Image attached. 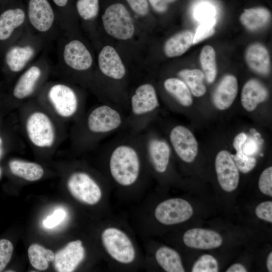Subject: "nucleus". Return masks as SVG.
I'll use <instances>...</instances> for the list:
<instances>
[{"instance_id":"obj_18","label":"nucleus","mask_w":272,"mask_h":272,"mask_svg":"<svg viewBox=\"0 0 272 272\" xmlns=\"http://www.w3.org/2000/svg\"><path fill=\"white\" fill-rule=\"evenodd\" d=\"M184 243L188 247L199 249H211L220 247L223 242L221 236L215 231L193 228L185 232Z\"/></svg>"},{"instance_id":"obj_46","label":"nucleus","mask_w":272,"mask_h":272,"mask_svg":"<svg viewBox=\"0 0 272 272\" xmlns=\"http://www.w3.org/2000/svg\"><path fill=\"white\" fill-rule=\"evenodd\" d=\"M5 116L0 112V130H1L4 122V117Z\"/></svg>"},{"instance_id":"obj_5","label":"nucleus","mask_w":272,"mask_h":272,"mask_svg":"<svg viewBox=\"0 0 272 272\" xmlns=\"http://www.w3.org/2000/svg\"><path fill=\"white\" fill-rule=\"evenodd\" d=\"M40 38L22 35L2 53L3 71L8 81L24 71L42 46ZM1 61V62H2Z\"/></svg>"},{"instance_id":"obj_48","label":"nucleus","mask_w":272,"mask_h":272,"mask_svg":"<svg viewBox=\"0 0 272 272\" xmlns=\"http://www.w3.org/2000/svg\"><path fill=\"white\" fill-rule=\"evenodd\" d=\"M10 0H0V5H3Z\"/></svg>"},{"instance_id":"obj_24","label":"nucleus","mask_w":272,"mask_h":272,"mask_svg":"<svg viewBox=\"0 0 272 272\" xmlns=\"http://www.w3.org/2000/svg\"><path fill=\"white\" fill-rule=\"evenodd\" d=\"M10 172L15 176L28 181L40 179L44 169L39 164L19 158H13L8 162Z\"/></svg>"},{"instance_id":"obj_6","label":"nucleus","mask_w":272,"mask_h":272,"mask_svg":"<svg viewBox=\"0 0 272 272\" xmlns=\"http://www.w3.org/2000/svg\"><path fill=\"white\" fill-rule=\"evenodd\" d=\"M132 145L121 144L112 150L109 158V170L115 181L122 186H129L137 180L140 171L138 151Z\"/></svg>"},{"instance_id":"obj_37","label":"nucleus","mask_w":272,"mask_h":272,"mask_svg":"<svg viewBox=\"0 0 272 272\" xmlns=\"http://www.w3.org/2000/svg\"><path fill=\"white\" fill-rule=\"evenodd\" d=\"M258 187L264 194L272 196V167H269L261 173L258 180Z\"/></svg>"},{"instance_id":"obj_13","label":"nucleus","mask_w":272,"mask_h":272,"mask_svg":"<svg viewBox=\"0 0 272 272\" xmlns=\"http://www.w3.org/2000/svg\"><path fill=\"white\" fill-rule=\"evenodd\" d=\"M62 64L73 71L88 70L93 64L91 53L81 41L77 39L67 42L61 51Z\"/></svg>"},{"instance_id":"obj_9","label":"nucleus","mask_w":272,"mask_h":272,"mask_svg":"<svg viewBox=\"0 0 272 272\" xmlns=\"http://www.w3.org/2000/svg\"><path fill=\"white\" fill-rule=\"evenodd\" d=\"M102 241L107 253L116 261L129 263L135 258L131 241L122 231L115 228L106 229L102 234Z\"/></svg>"},{"instance_id":"obj_2","label":"nucleus","mask_w":272,"mask_h":272,"mask_svg":"<svg viewBox=\"0 0 272 272\" xmlns=\"http://www.w3.org/2000/svg\"><path fill=\"white\" fill-rule=\"evenodd\" d=\"M122 123L121 115L115 108L104 104L94 107L74 123L70 133L71 149H90L100 137L116 130Z\"/></svg>"},{"instance_id":"obj_25","label":"nucleus","mask_w":272,"mask_h":272,"mask_svg":"<svg viewBox=\"0 0 272 272\" xmlns=\"http://www.w3.org/2000/svg\"><path fill=\"white\" fill-rule=\"evenodd\" d=\"M271 19V13L262 7L246 9L240 16L243 26L250 31H256L265 27Z\"/></svg>"},{"instance_id":"obj_38","label":"nucleus","mask_w":272,"mask_h":272,"mask_svg":"<svg viewBox=\"0 0 272 272\" xmlns=\"http://www.w3.org/2000/svg\"><path fill=\"white\" fill-rule=\"evenodd\" d=\"M130 9L137 15L145 17L149 15L150 6L148 0H124Z\"/></svg>"},{"instance_id":"obj_14","label":"nucleus","mask_w":272,"mask_h":272,"mask_svg":"<svg viewBox=\"0 0 272 272\" xmlns=\"http://www.w3.org/2000/svg\"><path fill=\"white\" fill-rule=\"evenodd\" d=\"M171 144L178 156L184 162H193L198 153V144L192 132L185 126L174 127L169 135Z\"/></svg>"},{"instance_id":"obj_1","label":"nucleus","mask_w":272,"mask_h":272,"mask_svg":"<svg viewBox=\"0 0 272 272\" xmlns=\"http://www.w3.org/2000/svg\"><path fill=\"white\" fill-rule=\"evenodd\" d=\"M22 137L39 156L53 154L66 139V125L58 120L35 98L21 104L16 110Z\"/></svg>"},{"instance_id":"obj_17","label":"nucleus","mask_w":272,"mask_h":272,"mask_svg":"<svg viewBox=\"0 0 272 272\" xmlns=\"http://www.w3.org/2000/svg\"><path fill=\"white\" fill-rule=\"evenodd\" d=\"M84 255L82 241H72L54 255V267L58 272L73 271L83 260Z\"/></svg>"},{"instance_id":"obj_16","label":"nucleus","mask_w":272,"mask_h":272,"mask_svg":"<svg viewBox=\"0 0 272 272\" xmlns=\"http://www.w3.org/2000/svg\"><path fill=\"white\" fill-rule=\"evenodd\" d=\"M159 106L156 91L149 83L139 86L130 99V109L135 116H143L155 110Z\"/></svg>"},{"instance_id":"obj_30","label":"nucleus","mask_w":272,"mask_h":272,"mask_svg":"<svg viewBox=\"0 0 272 272\" xmlns=\"http://www.w3.org/2000/svg\"><path fill=\"white\" fill-rule=\"evenodd\" d=\"M179 79L187 86L192 94L199 97L206 92L204 74L198 69H183L178 73Z\"/></svg>"},{"instance_id":"obj_31","label":"nucleus","mask_w":272,"mask_h":272,"mask_svg":"<svg viewBox=\"0 0 272 272\" xmlns=\"http://www.w3.org/2000/svg\"><path fill=\"white\" fill-rule=\"evenodd\" d=\"M29 259L31 265L36 269L43 270L47 268L48 263L53 261L54 254L48 249L37 244L31 245L28 250Z\"/></svg>"},{"instance_id":"obj_21","label":"nucleus","mask_w":272,"mask_h":272,"mask_svg":"<svg viewBox=\"0 0 272 272\" xmlns=\"http://www.w3.org/2000/svg\"><path fill=\"white\" fill-rule=\"evenodd\" d=\"M146 149L155 171L158 173L165 172L170 156V148L168 143L157 138H149L146 142Z\"/></svg>"},{"instance_id":"obj_45","label":"nucleus","mask_w":272,"mask_h":272,"mask_svg":"<svg viewBox=\"0 0 272 272\" xmlns=\"http://www.w3.org/2000/svg\"><path fill=\"white\" fill-rule=\"evenodd\" d=\"M266 267L269 272L272 271V252H270L267 258Z\"/></svg>"},{"instance_id":"obj_41","label":"nucleus","mask_w":272,"mask_h":272,"mask_svg":"<svg viewBox=\"0 0 272 272\" xmlns=\"http://www.w3.org/2000/svg\"><path fill=\"white\" fill-rule=\"evenodd\" d=\"M65 212L61 209L56 210L50 216L43 221L44 226L47 228H53L59 224L65 218Z\"/></svg>"},{"instance_id":"obj_7","label":"nucleus","mask_w":272,"mask_h":272,"mask_svg":"<svg viewBox=\"0 0 272 272\" xmlns=\"http://www.w3.org/2000/svg\"><path fill=\"white\" fill-rule=\"evenodd\" d=\"M104 28L113 38L122 40L131 38L134 26L127 7L121 2H114L107 6L102 16Z\"/></svg>"},{"instance_id":"obj_22","label":"nucleus","mask_w":272,"mask_h":272,"mask_svg":"<svg viewBox=\"0 0 272 272\" xmlns=\"http://www.w3.org/2000/svg\"><path fill=\"white\" fill-rule=\"evenodd\" d=\"M245 58L249 68L255 73L262 76L270 72V57L268 51L260 43H254L247 48Z\"/></svg>"},{"instance_id":"obj_20","label":"nucleus","mask_w":272,"mask_h":272,"mask_svg":"<svg viewBox=\"0 0 272 272\" xmlns=\"http://www.w3.org/2000/svg\"><path fill=\"white\" fill-rule=\"evenodd\" d=\"M238 92L236 78L232 75L225 76L216 88L212 97L216 108L224 110L233 104Z\"/></svg>"},{"instance_id":"obj_8","label":"nucleus","mask_w":272,"mask_h":272,"mask_svg":"<svg viewBox=\"0 0 272 272\" xmlns=\"http://www.w3.org/2000/svg\"><path fill=\"white\" fill-rule=\"evenodd\" d=\"M11 0L0 7V51L2 53L21 35L27 20V14L21 7L11 3Z\"/></svg>"},{"instance_id":"obj_36","label":"nucleus","mask_w":272,"mask_h":272,"mask_svg":"<svg viewBox=\"0 0 272 272\" xmlns=\"http://www.w3.org/2000/svg\"><path fill=\"white\" fill-rule=\"evenodd\" d=\"M14 250L12 242L6 239H0V271L10 261Z\"/></svg>"},{"instance_id":"obj_49","label":"nucleus","mask_w":272,"mask_h":272,"mask_svg":"<svg viewBox=\"0 0 272 272\" xmlns=\"http://www.w3.org/2000/svg\"><path fill=\"white\" fill-rule=\"evenodd\" d=\"M2 169L1 168V167L0 166V178L2 176Z\"/></svg>"},{"instance_id":"obj_12","label":"nucleus","mask_w":272,"mask_h":272,"mask_svg":"<svg viewBox=\"0 0 272 272\" xmlns=\"http://www.w3.org/2000/svg\"><path fill=\"white\" fill-rule=\"evenodd\" d=\"M192 206L180 198H170L159 204L155 210L156 219L161 223L171 225L184 222L193 215Z\"/></svg>"},{"instance_id":"obj_32","label":"nucleus","mask_w":272,"mask_h":272,"mask_svg":"<svg viewBox=\"0 0 272 272\" xmlns=\"http://www.w3.org/2000/svg\"><path fill=\"white\" fill-rule=\"evenodd\" d=\"M199 60L205 78L209 83H212L216 79L217 68L216 52L210 45H206L201 49Z\"/></svg>"},{"instance_id":"obj_11","label":"nucleus","mask_w":272,"mask_h":272,"mask_svg":"<svg viewBox=\"0 0 272 272\" xmlns=\"http://www.w3.org/2000/svg\"><path fill=\"white\" fill-rule=\"evenodd\" d=\"M27 19L32 28L44 36L52 31L57 22L54 11L48 0H29Z\"/></svg>"},{"instance_id":"obj_39","label":"nucleus","mask_w":272,"mask_h":272,"mask_svg":"<svg viewBox=\"0 0 272 272\" xmlns=\"http://www.w3.org/2000/svg\"><path fill=\"white\" fill-rule=\"evenodd\" d=\"M215 11L214 7L209 4H203L197 8L195 16L201 23L215 21Z\"/></svg>"},{"instance_id":"obj_33","label":"nucleus","mask_w":272,"mask_h":272,"mask_svg":"<svg viewBox=\"0 0 272 272\" xmlns=\"http://www.w3.org/2000/svg\"><path fill=\"white\" fill-rule=\"evenodd\" d=\"M76 9L80 17L85 21L95 18L99 11V0H77Z\"/></svg>"},{"instance_id":"obj_3","label":"nucleus","mask_w":272,"mask_h":272,"mask_svg":"<svg viewBox=\"0 0 272 272\" xmlns=\"http://www.w3.org/2000/svg\"><path fill=\"white\" fill-rule=\"evenodd\" d=\"M35 98L65 125L75 122L85 113L79 94L73 86L63 81L46 82Z\"/></svg>"},{"instance_id":"obj_23","label":"nucleus","mask_w":272,"mask_h":272,"mask_svg":"<svg viewBox=\"0 0 272 272\" xmlns=\"http://www.w3.org/2000/svg\"><path fill=\"white\" fill-rule=\"evenodd\" d=\"M268 96V90L263 84L256 79H250L243 87L241 104L246 110L252 111L259 103L265 101Z\"/></svg>"},{"instance_id":"obj_26","label":"nucleus","mask_w":272,"mask_h":272,"mask_svg":"<svg viewBox=\"0 0 272 272\" xmlns=\"http://www.w3.org/2000/svg\"><path fill=\"white\" fill-rule=\"evenodd\" d=\"M193 34L189 30L177 33L165 42L164 51L169 57L178 56L184 53L193 44Z\"/></svg>"},{"instance_id":"obj_4","label":"nucleus","mask_w":272,"mask_h":272,"mask_svg":"<svg viewBox=\"0 0 272 272\" xmlns=\"http://www.w3.org/2000/svg\"><path fill=\"white\" fill-rule=\"evenodd\" d=\"M48 69L42 63L27 67L18 76L10 89L4 92L0 100V112L7 116L25 102L35 98L47 82Z\"/></svg>"},{"instance_id":"obj_42","label":"nucleus","mask_w":272,"mask_h":272,"mask_svg":"<svg viewBox=\"0 0 272 272\" xmlns=\"http://www.w3.org/2000/svg\"><path fill=\"white\" fill-rule=\"evenodd\" d=\"M242 151L246 155L253 156L257 151V145L251 139H247L242 146Z\"/></svg>"},{"instance_id":"obj_29","label":"nucleus","mask_w":272,"mask_h":272,"mask_svg":"<svg viewBox=\"0 0 272 272\" xmlns=\"http://www.w3.org/2000/svg\"><path fill=\"white\" fill-rule=\"evenodd\" d=\"M166 91L181 105L188 107L193 102L191 93L186 84L180 79L170 78L164 82Z\"/></svg>"},{"instance_id":"obj_27","label":"nucleus","mask_w":272,"mask_h":272,"mask_svg":"<svg viewBox=\"0 0 272 272\" xmlns=\"http://www.w3.org/2000/svg\"><path fill=\"white\" fill-rule=\"evenodd\" d=\"M155 257L158 264L166 271H185L179 253L170 247H160L156 251Z\"/></svg>"},{"instance_id":"obj_44","label":"nucleus","mask_w":272,"mask_h":272,"mask_svg":"<svg viewBox=\"0 0 272 272\" xmlns=\"http://www.w3.org/2000/svg\"><path fill=\"white\" fill-rule=\"evenodd\" d=\"M55 5L58 8H64L68 5L69 0H52Z\"/></svg>"},{"instance_id":"obj_40","label":"nucleus","mask_w":272,"mask_h":272,"mask_svg":"<svg viewBox=\"0 0 272 272\" xmlns=\"http://www.w3.org/2000/svg\"><path fill=\"white\" fill-rule=\"evenodd\" d=\"M255 213L256 216L263 220L272 223V202L263 201L256 208Z\"/></svg>"},{"instance_id":"obj_28","label":"nucleus","mask_w":272,"mask_h":272,"mask_svg":"<svg viewBox=\"0 0 272 272\" xmlns=\"http://www.w3.org/2000/svg\"><path fill=\"white\" fill-rule=\"evenodd\" d=\"M247 138V135L244 132H240L235 137L233 145L236 153L231 155L238 170L243 173L249 172L256 164L255 157L246 155L242 151V146Z\"/></svg>"},{"instance_id":"obj_43","label":"nucleus","mask_w":272,"mask_h":272,"mask_svg":"<svg viewBox=\"0 0 272 272\" xmlns=\"http://www.w3.org/2000/svg\"><path fill=\"white\" fill-rule=\"evenodd\" d=\"M245 267L240 263H235L230 266L226 270V272H246Z\"/></svg>"},{"instance_id":"obj_10","label":"nucleus","mask_w":272,"mask_h":272,"mask_svg":"<svg viewBox=\"0 0 272 272\" xmlns=\"http://www.w3.org/2000/svg\"><path fill=\"white\" fill-rule=\"evenodd\" d=\"M66 185L71 194L83 203L95 205L101 198L99 186L87 172L79 171L72 172L66 179Z\"/></svg>"},{"instance_id":"obj_19","label":"nucleus","mask_w":272,"mask_h":272,"mask_svg":"<svg viewBox=\"0 0 272 272\" xmlns=\"http://www.w3.org/2000/svg\"><path fill=\"white\" fill-rule=\"evenodd\" d=\"M98 66L100 71L105 76L115 80H120L125 74V69L115 49L106 45L101 50L98 55Z\"/></svg>"},{"instance_id":"obj_47","label":"nucleus","mask_w":272,"mask_h":272,"mask_svg":"<svg viewBox=\"0 0 272 272\" xmlns=\"http://www.w3.org/2000/svg\"><path fill=\"white\" fill-rule=\"evenodd\" d=\"M3 92H4V90H3V88L2 86V84L0 82V100L1 99Z\"/></svg>"},{"instance_id":"obj_35","label":"nucleus","mask_w":272,"mask_h":272,"mask_svg":"<svg viewBox=\"0 0 272 272\" xmlns=\"http://www.w3.org/2000/svg\"><path fill=\"white\" fill-rule=\"evenodd\" d=\"M215 23V21L201 23L193 35V44H197L214 35L215 32L214 27Z\"/></svg>"},{"instance_id":"obj_34","label":"nucleus","mask_w":272,"mask_h":272,"mask_svg":"<svg viewBox=\"0 0 272 272\" xmlns=\"http://www.w3.org/2000/svg\"><path fill=\"white\" fill-rule=\"evenodd\" d=\"M218 263L216 259L209 254L201 255L193 264L192 272H217Z\"/></svg>"},{"instance_id":"obj_50","label":"nucleus","mask_w":272,"mask_h":272,"mask_svg":"<svg viewBox=\"0 0 272 272\" xmlns=\"http://www.w3.org/2000/svg\"><path fill=\"white\" fill-rule=\"evenodd\" d=\"M1 61H2V52L0 51V63L1 62Z\"/></svg>"},{"instance_id":"obj_15","label":"nucleus","mask_w":272,"mask_h":272,"mask_svg":"<svg viewBox=\"0 0 272 272\" xmlns=\"http://www.w3.org/2000/svg\"><path fill=\"white\" fill-rule=\"evenodd\" d=\"M215 169L219 183L224 191L231 192L236 189L239 180V170L228 151L222 150L218 153Z\"/></svg>"}]
</instances>
